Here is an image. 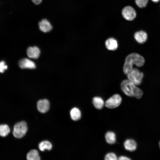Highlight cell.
Masks as SVG:
<instances>
[{
  "mask_svg": "<svg viewBox=\"0 0 160 160\" xmlns=\"http://www.w3.org/2000/svg\"><path fill=\"white\" fill-rule=\"evenodd\" d=\"M122 98L118 94H115L108 99L105 103V105L110 109L116 108L118 107L122 102Z\"/></svg>",
  "mask_w": 160,
  "mask_h": 160,
  "instance_id": "5",
  "label": "cell"
},
{
  "mask_svg": "<svg viewBox=\"0 0 160 160\" xmlns=\"http://www.w3.org/2000/svg\"><path fill=\"white\" fill-rule=\"evenodd\" d=\"M92 103L94 107L98 109L103 108L104 105L103 99L100 97H95L92 99Z\"/></svg>",
  "mask_w": 160,
  "mask_h": 160,
  "instance_id": "15",
  "label": "cell"
},
{
  "mask_svg": "<svg viewBox=\"0 0 160 160\" xmlns=\"http://www.w3.org/2000/svg\"><path fill=\"white\" fill-rule=\"evenodd\" d=\"M10 132V129L8 125L6 124L0 125V136L6 137Z\"/></svg>",
  "mask_w": 160,
  "mask_h": 160,
  "instance_id": "19",
  "label": "cell"
},
{
  "mask_svg": "<svg viewBox=\"0 0 160 160\" xmlns=\"http://www.w3.org/2000/svg\"><path fill=\"white\" fill-rule=\"evenodd\" d=\"M105 137L106 142L110 144H113L116 142V134L113 132H107L105 134Z\"/></svg>",
  "mask_w": 160,
  "mask_h": 160,
  "instance_id": "16",
  "label": "cell"
},
{
  "mask_svg": "<svg viewBox=\"0 0 160 160\" xmlns=\"http://www.w3.org/2000/svg\"><path fill=\"white\" fill-rule=\"evenodd\" d=\"M122 14L124 18L129 21L134 20L136 15L135 10L130 6H127L124 7L122 10Z\"/></svg>",
  "mask_w": 160,
  "mask_h": 160,
  "instance_id": "6",
  "label": "cell"
},
{
  "mask_svg": "<svg viewBox=\"0 0 160 160\" xmlns=\"http://www.w3.org/2000/svg\"><path fill=\"white\" fill-rule=\"evenodd\" d=\"M39 148L41 151H44L45 149L49 151L52 148V145L51 143L48 141H43L39 143Z\"/></svg>",
  "mask_w": 160,
  "mask_h": 160,
  "instance_id": "18",
  "label": "cell"
},
{
  "mask_svg": "<svg viewBox=\"0 0 160 160\" xmlns=\"http://www.w3.org/2000/svg\"><path fill=\"white\" fill-rule=\"evenodd\" d=\"M134 38L138 43L142 44L146 41L147 39V35L145 31H141L137 32L135 33Z\"/></svg>",
  "mask_w": 160,
  "mask_h": 160,
  "instance_id": "12",
  "label": "cell"
},
{
  "mask_svg": "<svg viewBox=\"0 0 160 160\" xmlns=\"http://www.w3.org/2000/svg\"><path fill=\"white\" fill-rule=\"evenodd\" d=\"M27 130L28 127L26 122L23 121H21L14 125L13 134L15 137L20 138L25 135Z\"/></svg>",
  "mask_w": 160,
  "mask_h": 160,
  "instance_id": "4",
  "label": "cell"
},
{
  "mask_svg": "<svg viewBox=\"0 0 160 160\" xmlns=\"http://www.w3.org/2000/svg\"><path fill=\"white\" fill-rule=\"evenodd\" d=\"M40 53V51L36 46L29 47L27 50V54L28 57L32 59H36L38 58Z\"/></svg>",
  "mask_w": 160,
  "mask_h": 160,
  "instance_id": "9",
  "label": "cell"
},
{
  "mask_svg": "<svg viewBox=\"0 0 160 160\" xmlns=\"http://www.w3.org/2000/svg\"><path fill=\"white\" fill-rule=\"evenodd\" d=\"M70 115L72 119L74 121L79 120L81 117V111L76 107L73 108L71 110Z\"/></svg>",
  "mask_w": 160,
  "mask_h": 160,
  "instance_id": "14",
  "label": "cell"
},
{
  "mask_svg": "<svg viewBox=\"0 0 160 160\" xmlns=\"http://www.w3.org/2000/svg\"><path fill=\"white\" fill-rule=\"evenodd\" d=\"M148 0H135L137 5L140 8L145 7L148 3Z\"/></svg>",
  "mask_w": 160,
  "mask_h": 160,
  "instance_id": "21",
  "label": "cell"
},
{
  "mask_svg": "<svg viewBox=\"0 0 160 160\" xmlns=\"http://www.w3.org/2000/svg\"><path fill=\"white\" fill-rule=\"evenodd\" d=\"M105 160H116L118 159L116 155L112 152L107 153L104 157Z\"/></svg>",
  "mask_w": 160,
  "mask_h": 160,
  "instance_id": "20",
  "label": "cell"
},
{
  "mask_svg": "<svg viewBox=\"0 0 160 160\" xmlns=\"http://www.w3.org/2000/svg\"><path fill=\"white\" fill-rule=\"evenodd\" d=\"M7 68L8 66L4 61H1L0 62V73H3Z\"/></svg>",
  "mask_w": 160,
  "mask_h": 160,
  "instance_id": "22",
  "label": "cell"
},
{
  "mask_svg": "<svg viewBox=\"0 0 160 160\" xmlns=\"http://www.w3.org/2000/svg\"><path fill=\"white\" fill-rule=\"evenodd\" d=\"M153 1L154 2H159L160 0H151Z\"/></svg>",
  "mask_w": 160,
  "mask_h": 160,
  "instance_id": "25",
  "label": "cell"
},
{
  "mask_svg": "<svg viewBox=\"0 0 160 160\" xmlns=\"http://www.w3.org/2000/svg\"><path fill=\"white\" fill-rule=\"evenodd\" d=\"M20 67L22 69H33L35 68L36 65L32 61L27 58L20 60L18 62Z\"/></svg>",
  "mask_w": 160,
  "mask_h": 160,
  "instance_id": "7",
  "label": "cell"
},
{
  "mask_svg": "<svg viewBox=\"0 0 160 160\" xmlns=\"http://www.w3.org/2000/svg\"><path fill=\"white\" fill-rule=\"evenodd\" d=\"M118 159L119 160H130L131 159L126 156H121L118 157Z\"/></svg>",
  "mask_w": 160,
  "mask_h": 160,
  "instance_id": "23",
  "label": "cell"
},
{
  "mask_svg": "<svg viewBox=\"0 0 160 160\" xmlns=\"http://www.w3.org/2000/svg\"><path fill=\"white\" fill-rule=\"evenodd\" d=\"M124 145L126 150L131 152L135 151L137 147L136 142L132 139H127L124 143Z\"/></svg>",
  "mask_w": 160,
  "mask_h": 160,
  "instance_id": "11",
  "label": "cell"
},
{
  "mask_svg": "<svg viewBox=\"0 0 160 160\" xmlns=\"http://www.w3.org/2000/svg\"><path fill=\"white\" fill-rule=\"evenodd\" d=\"M105 45L108 49L112 51L116 50L118 47L117 40L113 38L108 39L105 42Z\"/></svg>",
  "mask_w": 160,
  "mask_h": 160,
  "instance_id": "13",
  "label": "cell"
},
{
  "mask_svg": "<svg viewBox=\"0 0 160 160\" xmlns=\"http://www.w3.org/2000/svg\"><path fill=\"white\" fill-rule=\"evenodd\" d=\"M50 104L49 101L46 99L40 100L37 103V108L41 113H45L49 110Z\"/></svg>",
  "mask_w": 160,
  "mask_h": 160,
  "instance_id": "8",
  "label": "cell"
},
{
  "mask_svg": "<svg viewBox=\"0 0 160 160\" xmlns=\"http://www.w3.org/2000/svg\"><path fill=\"white\" fill-rule=\"evenodd\" d=\"M128 79L136 85H140L142 82L143 73L136 68H133L127 74Z\"/></svg>",
  "mask_w": 160,
  "mask_h": 160,
  "instance_id": "3",
  "label": "cell"
},
{
  "mask_svg": "<svg viewBox=\"0 0 160 160\" xmlns=\"http://www.w3.org/2000/svg\"><path fill=\"white\" fill-rule=\"evenodd\" d=\"M32 2L36 5H38L40 4L41 1L42 0H31Z\"/></svg>",
  "mask_w": 160,
  "mask_h": 160,
  "instance_id": "24",
  "label": "cell"
},
{
  "mask_svg": "<svg viewBox=\"0 0 160 160\" xmlns=\"http://www.w3.org/2000/svg\"><path fill=\"white\" fill-rule=\"evenodd\" d=\"M40 30L44 33L50 31L52 29V26L49 21L46 19H43L39 23Z\"/></svg>",
  "mask_w": 160,
  "mask_h": 160,
  "instance_id": "10",
  "label": "cell"
},
{
  "mask_svg": "<svg viewBox=\"0 0 160 160\" xmlns=\"http://www.w3.org/2000/svg\"><path fill=\"white\" fill-rule=\"evenodd\" d=\"M120 86L122 92L128 96L139 99L143 96L142 90L128 79L123 80Z\"/></svg>",
  "mask_w": 160,
  "mask_h": 160,
  "instance_id": "2",
  "label": "cell"
},
{
  "mask_svg": "<svg viewBox=\"0 0 160 160\" xmlns=\"http://www.w3.org/2000/svg\"><path fill=\"white\" fill-rule=\"evenodd\" d=\"M145 63V59L143 57L137 53H131L125 58L123 67V72L127 75L133 69L134 65L141 67Z\"/></svg>",
  "mask_w": 160,
  "mask_h": 160,
  "instance_id": "1",
  "label": "cell"
},
{
  "mask_svg": "<svg viewBox=\"0 0 160 160\" xmlns=\"http://www.w3.org/2000/svg\"><path fill=\"white\" fill-rule=\"evenodd\" d=\"M159 147L160 148V141L159 142Z\"/></svg>",
  "mask_w": 160,
  "mask_h": 160,
  "instance_id": "26",
  "label": "cell"
},
{
  "mask_svg": "<svg viewBox=\"0 0 160 160\" xmlns=\"http://www.w3.org/2000/svg\"><path fill=\"white\" fill-rule=\"evenodd\" d=\"M26 158L28 160H39L40 157L38 151L35 149L30 151L27 154Z\"/></svg>",
  "mask_w": 160,
  "mask_h": 160,
  "instance_id": "17",
  "label": "cell"
}]
</instances>
